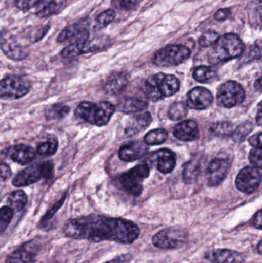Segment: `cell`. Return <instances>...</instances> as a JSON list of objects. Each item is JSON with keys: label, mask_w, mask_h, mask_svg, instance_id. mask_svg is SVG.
I'll return each mask as SVG.
<instances>
[{"label": "cell", "mask_w": 262, "mask_h": 263, "mask_svg": "<svg viewBox=\"0 0 262 263\" xmlns=\"http://www.w3.org/2000/svg\"><path fill=\"white\" fill-rule=\"evenodd\" d=\"M216 77V72L212 68L209 66H198L194 70L193 77L199 83H207Z\"/></svg>", "instance_id": "obj_32"}, {"label": "cell", "mask_w": 262, "mask_h": 263, "mask_svg": "<svg viewBox=\"0 0 262 263\" xmlns=\"http://www.w3.org/2000/svg\"><path fill=\"white\" fill-rule=\"evenodd\" d=\"M89 38V32L86 26L82 23H75L63 29L57 40L58 43H64L66 41L75 43V42H87Z\"/></svg>", "instance_id": "obj_19"}, {"label": "cell", "mask_w": 262, "mask_h": 263, "mask_svg": "<svg viewBox=\"0 0 262 263\" xmlns=\"http://www.w3.org/2000/svg\"><path fill=\"white\" fill-rule=\"evenodd\" d=\"M89 41V40H88ZM87 42H75L66 46L61 52V55L65 59H72L82 54L89 53Z\"/></svg>", "instance_id": "obj_27"}, {"label": "cell", "mask_w": 262, "mask_h": 263, "mask_svg": "<svg viewBox=\"0 0 262 263\" xmlns=\"http://www.w3.org/2000/svg\"><path fill=\"white\" fill-rule=\"evenodd\" d=\"M43 179L39 164L32 165L22 170L14 177L12 185L15 187L28 186Z\"/></svg>", "instance_id": "obj_18"}, {"label": "cell", "mask_w": 262, "mask_h": 263, "mask_svg": "<svg viewBox=\"0 0 262 263\" xmlns=\"http://www.w3.org/2000/svg\"><path fill=\"white\" fill-rule=\"evenodd\" d=\"M132 259H133V256L131 253H126V254L120 255L112 259V260L105 263H126L129 262Z\"/></svg>", "instance_id": "obj_45"}, {"label": "cell", "mask_w": 262, "mask_h": 263, "mask_svg": "<svg viewBox=\"0 0 262 263\" xmlns=\"http://www.w3.org/2000/svg\"><path fill=\"white\" fill-rule=\"evenodd\" d=\"M261 132L257 133V134L253 135L251 136L249 139V143L252 145V146L261 147Z\"/></svg>", "instance_id": "obj_47"}, {"label": "cell", "mask_w": 262, "mask_h": 263, "mask_svg": "<svg viewBox=\"0 0 262 263\" xmlns=\"http://www.w3.org/2000/svg\"><path fill=\"white\" fill-rule=\"evenodd\" d=\"M115 18V12L112 9H108L98 15L96 18L97 27L98 29L106 27L114 21Z\"/></svg>", "instance_id": "obj_38"}, {"label": "cell", "mask_w": 262, "mask_h": 263, "mask_svg": "<svg viewBox=\"0 0 262 263\" xmlns=\"http://www.w3.org/2000/svg\"><path fill=\"white\" fill-rule=\"evenodd\" d=\"M231 15H232L231 9L226 8V9H221L217 11L214 15V17L217 21H224L229 18Z\"/></svg>", "instance_id": "obj_43"}, {"label": "cell", "mask_w": 262, "mask_h": 263, "mask_svg": "<svg viewBox=\"0 0 262 263\" xmlns=\"http://www.w3.org/2000/svg\"><path fill=\"white\" fill-rule=\"evenodd\" d=\"M139 0H112V4L121 10H132L138 6Z\"/></svg>", "instance_id": "obj_40"}, {"label": "cell", "mask_w": 262, "mask_h": 263, "mask_svg": "<svg viewBox=\"0 0 262 263\" xmlns=\"http://www.w3.org/2000/svg\"><path fill=\"white\" fill-rule=\"evenodd\" d=\"M14 211L9 206L0 208V235L3 234L12 222Z\"/></svg>", "instance_id": "obj_36"}, {"label": "cell", "mask_w": 262, "mask_h": 263, "mask_svg": "<svg viewBox=\"0 0 262 263\" xmlns=\"http://www.w3.org/2000/svg\"><path fill=\"white\" fill-rule=\"evenodd\" d=\"M252 129H253V124L252 123L246 122L243 123L232 133V136L234 141L236 142H243Z\"/></svg>", "instance_id": "obj_37"}, {"label": "cell", "mask_w": 262, "mask_h": 263, "mask_svg": "<svg viewBox=\"0 0 262 263\" xmlns=\"http://www.w3.org/2000/svg\"><path fill=\"white\" fill-rule=\"evenodd\" d=\"M261 78L258 79V80H257L256 83H255V88H256L257 89H258V91H261Z\"/></svg>", "instance_id": "obj_49"}, {"label": "cell", "mask_w": 262, "mask_h": 263, "mask_svg": "<svg viewBox=\"0 0 262 263\" xmlns=\"http://www.w3.org/2000/svg\"><path fill=\"white\" fill-rule=\"evenodd\" d=\"M168 137V132L164 129H156L149 132L145 136L144 142L146 145H156L163 143Z\"/></svg>", "instance_id": "obj_31"}, {"label": "cell", "mask_w": 262, "mask_h": 263, "mask_svg": "<svg viewBox=\"0 0 262 263\" xmlns=\"http://www.w3.org/2000/svg\"><path fill=\"white\" fill-rule=\"evenodd\" d=\"M39 165L43 179H50L53 174V163L51 161H46V162H42Z\"/></svg>", "instance_id": "obj_42"}, {"label": "cell", "mask_w": 262, "mask_h": 263, "mask_svg": "<svg viewBox=\"0 0 262 263\" xmlns=\"http://www.w3.org/2000/svg\"><path fill=\"white\" fill-rule=\"evenodd\" d=\"M68 238L91 242H109L129 245L139 237L141 230L135 222L123 218L91 214L67 220L63 227Z\"/></svg>", "instance_id": "obj_1"}, {"label": "cell", "mask_w": 262, "mask_h": 263, "mask_svg": "<svg viewBox=\"0 0 262 263\" xmlns=\"http://www.w3.org/2000/svg\"><path fill=\"white\" fill-rule=\"evenodd\" d=\"M70 112V107L63 103H56L46 109L45 115L48 120H60L66 117Z\"/></svg>", "instance_id": "obj_29"}, {"label": "cell", "mask_w": 262, "mask_h": 263, "mask_svg": "<svg viewBox=\"0 0 262 263\" xmlns=\"http://www.w3.org/2000/svg\"><path fill=\"white\" fill-rule=\"evenodd\" d=\"M257 250H258V254L261 255V240H260L257 245Z\"/></svg>", "instance_id": "obj_50"}, {"label": "cell", "mask_w": 262, "mask_h": 263, "mask_svg": "<svg viewBox=\"0 0 262 263\" xmlns=\"http://www.w3.org/2000/svg\"><path fill=\"white\" fill-rule=\"evenodd\" d=\"M151 159L158 171L163 173H171L176 164L175 153L167 148H163L155 152L152 155Z\"/></svg>", "instance_id": "obj_17"}, {"label": "cell", "mask_w": 262, "mask_h": 263, "mask_svg": "<svg viewBox=\"0 0 262 263\" xmlns=\"http://www.w3.org/2000/svg\"><path fill=\"white\" fill-rule=\"evenodd\" d=\"M28 202L27 195L23 190H17L9 195L8 198L9 207L13 211L19 212L26 207Z\"/></svg>", "instance_id": "obj_28"}, {"label": "cell", "mask_w": 262, "mask_h": 263, "mask_svg": "<svg viewBox=\"0 0 262 263\" xmlns=\"http://www.w3.org/2000/svg\"><path fill=\"white\" fill-rule=\"evenodd\" d=\"M249 160L251 163L256 167L261 168L262 166V149L261 147H256L251 151L249 154Z\"/></svg>", "instance_id": "obj_41"}, {"label": "cell", "mask_w": 262, "mask_h": 263, "mask_svg": "<svg viewBox=\"0 0 262 263\" xmlns=\"http://www.w3.org/2000/svg\"><path fill=\"white\" fill-rule=\"evenodd\" d=\"M115 111V106L109 102L94 103L85 101L77 106L75 114L78 118L89 124L103 126L109 123Z\"/></svg>", "instance_id": "obj_4"}, {"label": "cell", "mask_w": 262, "mask_h": 263, "mask_svg": "<svg viewBox=\"0 0 262 263\" xmlns=\"http://www.w3.org/2000/svg\"><path fill=\"white\" fill-rule=\"evenodd\" d=\"M6 155L14 162L20 165H26L36 157V151L29 145H17L6 149Z\"/></svg>", "instance_id": "obj_20"}, {"label": "cell", "mask_w": 262, "mask_h": 263, "mask_svg": "<svg viewBox=\"0 0 262 263\" xmlns=\"http://www.w3.org/2000/svg\"><path fill=\"white\" fill-rule=\"evenodd\" d=\"M12 176V170L9 165L5 163H0V179L7 180Z\"/></svg>", "instance_id": "obj_44"}, {"label": "cell", "mask_w": 262, "mask_h": 263, "mask_svg": "<svg viewBox=\"0 0 262 263\" xmlns=\"http://www.w3.org/2000/svg\"><path fill=\"white\" fill-rule=\"evenodd\" d=\"M147 145L141 141H132L120 148L118 156L125 162H132L143 157L147 153Z\"/></svg>", "instance_id": "obj_16"}, {"label": "cell", "mask_w": 262, "mask_h": 263, "mask_svg": "<svg viewBox=\"0 0 262 263\" xmlns=\"http://www.w3.org/2000/svg\"><path fill=\"white\" fill-rule=\"evenodd\" d=\"M252 225L255 229L261 230L262 229V212L261 210H258L252 218Z\"/></svg>", "instance_id": "obj_46"}, {"label": "cell", "mask_w": 262, "mask_h": 263, "mask_svg": "<svg viewBox=\"0 0 262 263\" xmlns=\"http://www.w3.org/2000/svg\"><path fill=\"white\" fill-rule=\"evenodd\" d=\"M58 142L57 138H48L45 142L37 145L36 153L41 156H52L58 149Z\"/></svg>", "instance_id": "obj_30"}, {"label": "cell", "mask_w": 262, "mask_h": 263, "mask_svg": "<svg viewBox=\"0 0 262 263\" xmlns=\"http://www.w3.org/2000/svg\"><path fill=\"white\" fill-rule=\"evenodd\" d=\"M173 135L179 140L190 142L198 139L199 129L193 120H185L174 127Z\"/></svg>", "instance_id": "obj_21"}, {"label": "cell", "mask_w": 262, "mask_h": 263, "mask_svg": "<svg viewBox=\"0 0 262 263\" xmlns=\"http://www.w3.org/2000/svg\"><path fill=\"white\" fill-rule=\"evenodd\" d=\"M180 86L179 80L175 76L160 72L146 80L144 92L149 100L156 102L175 95L179 91Z\"/></svg>", "instance_id": "obj_2"}, {"label": "cell", "mask_w": 262, "mask_h": 263, "mask_svg": "<svg viewBox=\"0 0 262 263\" xmlns=\"http://www.w3.org/2000/svg\"><path fill=\"white\" fill-rule=\"evenodd\" d=\"M231 162L228 159L217 158L209 163L206 170V181L209 186H218L226 179L230 170Z\"/></svg>", "instance_id": "obj_13"}, {"label": "cell", "mask_w": 262, "mask_h": 263, "mask_svg": "<svg viewBox=\"0 0 262 263\" xmlns=\"http://www.w3.org/2000/svg\"><path fill=\"white\" fill-rule=\"evenodd\" d=\"M39 246L35 240H30L9 255L5 263H35Z\"/></svg>", "instance_id": "obj_14"}, {"label": "cell", "mask_w": 262, "mask_h": 263, "mask_svg": "<svg viewBox=\"0 0 262 263\" xmlns=\"http://www.w3.org/2000/svg\"><path fill=\"white\" fill-rule=\"evenodd\" d=\"M201 162L199 157H195L185 165L183 170V180L186 183H193L198 179L201 172Z\"/></svg>", "instance_id": "obj_25"}, {"label": "cell", "mask_w": 262, "mask_h": 263, "mask_svg": "<svg viewBox=\"0 0 262 263\" xmlns=\"http://www.w3.org/2000/svg\"><path fill=\"white\" fill-rule=\"evenodd\" d=\"M152 116L149 112L136 114L129 119L125 128V133L127 136H135L138 133L145 130L152 123Z\"/></svg>", "instance_id": "obj_23"}, {"label": "cell", "mask_w": 262, "mask_h": 263, "mask_svg": "<svg viewBox=\"0 0 262 263\" xmlns=\"http://www.w3.org/2000/svg\"><path fill=\"white\" fill-rule=\"evenodd\" d=\"M213 103V96L206 88L196 87L188 93V107L196 110H203L210 107Z\"/></svg>", "instance_id": "obj_15"}, {"label": "cell", "mask_w": 262, "mask_h": 263, "mask_svg": "<svg viewBox=\"0 0 262 263\" xmlns=\"http://www.w3.org/2000/svg\"><path fill=\"white\" fill-rule=\"evenodd\" d=\"M189 48L183 45H169L155 53L154 63L160 67L178 66L190 57Z\"/></svg>", "instance_id": "obj_7"}, {"label": "cell", "mask_w": 262, "mask_h": 263, "mask_svg": "<svg viewBox=\"0 0 262 263\" xmlns=\"http://www.w3.org/2000/svg\"><path fill=\"white\" fill-rule=\"evenodd\" d=\"M31 88V82L24 77H6L0 81V99L8 101L18 100L29 93Z\"/></svg>", "instance_id": "obj_6"}, {"label": "cell", "mask_w": 262, "mask_h": 263, "mask_svg": "<svg viewBox=\"0 0 262 263\" xmlns=\"http://www.w3.org/2000/svg\"><path fill=\"white\" fill-rule=\"evenodd\" d=\"M0 48L8 58L15 61L25 60L29 54L28 45L10 31L5 30L0 33Z\"/></svg>", "instance_id": "obj_9"}, {"label": "cell", "mask_w": 262, "mask_h": 263, "mask_svg": "<svg viewBox=\"0 0 262 263\" xmlns=\"http://www.w3.org/2000/svg\"><path fill=\"white\" fill-rule=\"evenodd\" d=\"M148 103L132 97H127L119 103V111L124 114H137L147 108Z\"/></svg>", "instance_id": "obj_26"}, {"label": "cell", "mask_w": 262, "mask_h": 263, "mask_svg": "<svg viewBox=\"0 0 262 263\" xmlns=\"http://www.w3.org/2000/svg\"><path fill=\"white\" fill-rule=\"evenodd\" d=\"M246 92L243 86L235 81H228L218 88L217 100L223 107L232 108L244 101Z\"/></svg>", "instance_id": "obj_10"}, {"label": "cell", "mask_w": 262, "mask_h": 263, "mask_svg": "<svg viewBox=\"0 0 262 263\" xmlns=\"http://www.w3.org/2000/svg\"><path fill=\"white\" fill-rule=\"evenodd\" d=\"M149 168L147 164H140L122 175L119 182L128 193L138 197L143 192V180L149 177Z\"/></svg>", "instance_id": "obj_8"}, {"label": "cell", "mask_w": 262, "mask_h": 263, "mask_svg": "<svg viewBox=\"0 0 262 263\" xmlns=\"http://www.w3.org/2000/svg\"><path fill=\"white\" fill-rule=\"evenodd\" d=\"M66 199V194H64V196L56 202V203L54 204L47 212H46L45 216H43V217L42 218L41 220H40L39 224H38V228L43 229L44 230L46 228V226L49 224V222H50L51 219L55 216V215L56 214L57 212L60 210L62 205L64 203L65 200Z\"/></svg>", "instance_id": "obj_34"}, {"label": "cell", "mask_w": 262, "mask_h": 263, "mask_svg": "<svg viewBox=\"0 0 262 263\" xmlns=\"http://www.w3.org/2000/svg\"><path fill=\"white\" fill-rule=\"evenodd\" d=\"M245 45L239 36L235 33H227L220 36L209 51L211 63H224L238 58L244 52Z\"/></svg>", "instance_id": "obj_3"}, {"label": "cell", "mask_w": 262, "mask_h": 263, "mask_svg": "<svg viewBox=\"0 0 262 263\" xmlns=\"http://www.w3.org/2000/svg\"><path fill=\"white\" fill-rule=\"evenodd\" d=\"M128 82L126 74L119 72H113L103 83V90L109 95H118L125 90Z\"/></svg>", "instance_id": "obj_22"}, {"label": "cell", "mask_w": 262, "mask_h": 263, "mask_svg": "<svg viewBox=\"0 0 262 263\" xmlns=\"http://www.w3.org/2000/svg\"><path fill=\"white\" fill-rule=\"evenodd\" d=\"M261 182V168L247 166L241 170L236 178L237 189L239 191L251 194L258 190Z\"/></svg>", "instance_id": "obj_11"}, {"label": "cell", "mask_w": 262, "mask_h": 263, "mask_svg": "<svg viewBox=\"0 0 262 263\" xmlns=\"http://www.w3.org/2000/svg\"><path fill=\"white\" fill-rule=\"evenodd\" d=\"M261 103H259V104H258V114H257V117H256V123L257 124H258V126H261Z\"/></svg>", "instance_id": "obj_48"}, {"label": "cell", "mask_w": 262, "mask_h": 263, "mask_svg": "<svg viewBox=\"0 0 262 263\" xmlns=\"http://www.w3.org/2000/svg\"><path fill=\"white\" fill-rule=\"evenodd\" d=\"M189 233L184 229L169 227L155 233L152 238V245L163 250H178L186 245Z\"/></svg>", "instance_id": "obj_5"}, {"label": "cell", "mask_w": 262, "mask_h": 263, "mask_svg": "<svg viewBox=\"0 0 262 263\" xmlns=\"http://www.w3.org/2000/svg\"><path fill=\"white\" fill-rule=\"evenodd\" d=\"M201 263H246V258L235 250L214 249L205 253Z\"/></svg>", "instance_id": "obj_12"}, {"label": "cell", "mask_w": 262, "mask_h": 263, "mask_svg": "<svg viewBox=\"0 0 262 263\" xmlns=\"http://www.w3.org/2000/svg\"><path fill=\"white\" fill-rule=\"evenodd\" d=\"M66 0H41L35 6V13L39 18H46L58 13L63 9Z\"/></svg>", "instance_id": "obj_24"}, {"label": "cell", "mask_w": 262, "mask_h": 263, "mask_svg": "<svg viewBox=\"0 0 262 263\" xmlns=\"http://www.w3.org/2000/svg\"><path fill=\"white\" fill-rule=\"evenodd\" d=\"M211 133L216 136L226 137V136H232L233 133L232 123L229 122H218L214 123L210 128Z\"/></svg>", "instance_id": "obj_35"}, {"label": "cell", "mask_w": 262, "mask_h": 263, "mask_svg": "<svg viewBox=\"0 0 262 263\" xmlns=\"http://www.w3.org/2000/svg\"><path fill=\"white\" fill-rule=\"evenodd\" d=\"M188 114V106L183 102H175L171 105L169 109V117L172 120H179L185 118Z\"/></svg>", "instance_id": "obj_33"}, {"label": "cell", "mask_w": 262, "mask_h": 263, "mask_svg": "<svg viewBox=\"0 0 262 263\" xmlns=\"http://www.w3.org/2000/svg\"><path fill=\"white\" fill-rule=\"evenodd\" d=\"M219 37V33L215 32V31H207V32H204L201 38L199 39V44L203 47H210L218 41Z\"/></svg>", "instance_id": "obj_39"}]
</instances>
